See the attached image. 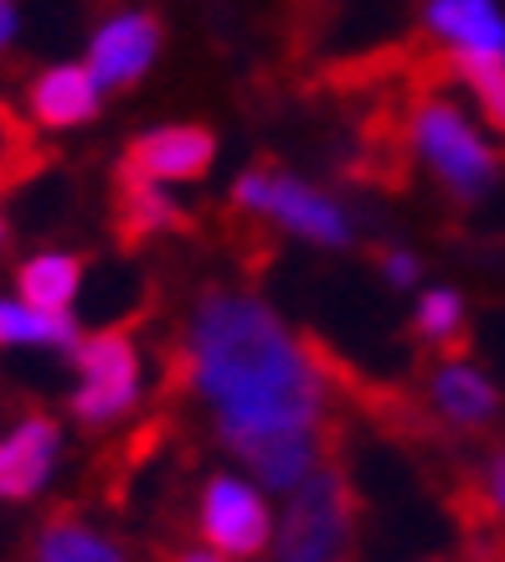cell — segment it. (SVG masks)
<instances>
[{"label":"cell","instance_id":"17","mask_svg":"<svg viewBox=\"0 0 505 562\" xmlns=\"http://www.w3.org/2000/svg\"><path fill=\"white\" fill-rule=\"evenodd\" d=\"M78 321L72 315H42L32 305H5L0 300V346H57L78 351Z\"/></svg>","mask_w":505,"mask_h":562},{"label":"cell","instance_id":"16","mask_svg":"<svg viewBox=\"0 0 505 562\" xmlns=\"http://www.w3.org/2000/svg\"><path fill=\"white\" fill-rule=\"evenodd\" d=\"M413 336L434 346L438 361H464L470 351V325H464V300L454 290H428L413 315Z\"/></svg>","mask_w":505,"mask_h":562},{"label":"cell","instance_id":"10","mask_svg":"<svg viewBox=\"0 0 505 562\" xmlns=\"http://www.w3.org/2000/svg\"><path fill=\"white\" fill-rule=\"evenodd\" d=\"M63 449V428L52 413H26L5 439H0V501H32L47 485L52 464Z\"/></svg>","mask_w":505,"mask_h":562},{"label":"cell","instance_id":"20","mask_svg":"<svg viewBox=\"0 0 505 562\" xmlns=\"http://www.w3.org/2000/svg\"><path fill=\"white\" fill-rule=\"evenodd\" d=\"M480 495H485V506H490V512L505 516V449L485 464V485H480Z\"/></svg>","mask_w":505,"mask_h":562},{"label":"cell","instance_id":"3","mask_svg":"<svg viewBox=\"0 0 505 562\" xmlns=\"http://www.w3.org/2000/svg\"><path fill=\"white\" fill-rule=\"evenodd\" d=\"M403 130H407V150L423 160V171L438 181V191L459 206L485 202L495 191L501 160L485 145V135L474 130L454 103H444L438 93H428L423 83H413V99L403 109Z\"/></svg>","mask_w":505,"mask_h":562},{"label":"cell","instance_id":"12","mask_svg":"<svg viewBox=\"0 0 505 562\" xmlns=\"http://www.w3.org/2000/svg\"><path fill=\"white\" fill-rule=\"evenodd\" d=\"M21 562H135V552L119 537H103V531L88 527L78 506H52L36 521Z\"/></svg>","mask_w":505,"mask_h":562},{"label":"cell","instance_id":"21","mask_svg":"<svg viewBox=\"0 0 505 562\" xmlns=\"http://www.w3.org/2000/svg\"><path fill=\"white\" fill-rule=\"evenodd\" d=\"M155 558L160 562H227V558H217V552H206V547H181V542L155 547Z\"/></svg>","mask_w":505,"mask_h":562},{"label":"cell","instance_id":"14","mask_svg":"<svg viewBox=\"0 0 505 562\" xmlns=\"http://www.w3.org/2000/svg\"><path fill=\"white\" fill-rule=\"evenodd\" d=\"M423 26L449 42V52H485L505 57V16L495 0H428Z\"/></svg>","mask_w":505,"mask_h":562},{"label":"cell","instance_id":"9","mask_svg":"<svg viewBox=\"0 0 505 562\" xmlns=\"http://www.w3.org/2000/svg\"><path fill=\"white\" fill-rule=\"evenodd\" d=\"M155 52H160L155 11H124L99 26L93 47H88V72L99 78V88H135L150 72Z\"/></svg>","mask_w":505,"mask_h":562},{"label":"cell","instance_id":"4","mask_svg":"<svg viewBox=\"0 0 505 562\" xmlns=\"http://www.w3.org/2000/svg\"><path fill=\"white\" fill-rule=\"evenodd\" d=\"M227 206L252 212V217H269L279 233H294V238L315 243V248H351V212L330 191L289 176L273 155L252 160L248 171L237 176Z\"/></svg>","mask_w":505,"mask_h":562},{"label":"cell","instance_id":"5","mask_svg":"<svg viewBox=\"0 0 505 562\" xmlns=\"http://www.w3.org/2000/svg\"><path fill=\"white\" fill-rule=\"evenodd\" d=\"M78 361V392H72V418L83 434H103V428L124 424L139 403V346L130 336V325H109V330H93L78 341L72 351Z\"/></svg>","mask_w":505,"mask_h":562},{"label":"cell","instance_id":"6","mask_svg":"<svg viewBox=\"0 0 505 562\" xmlns=\"http://www.w3.org/2000/svg\"><path fill=\"white\" fill-rule=\"evenodd\" d=\"M197 531L227 558H258L269 547V506L233 475H206L197 485Z\"/></svg>","mask_w":505,"mask_h":562},{"label":"cell","instance_id":"19","mask_svg":"<svg viewBox=\"0 0 505 562\" xmlns=\"http://www.w3.org/2000/svg\"><path fill=\"white\" fill-rule=\"evenodd\" d=\"M377 263H382V273H388L392 290H413L418 284L423 263L413 254H403V248H377Z\"/></svg>","mask_w":505,"mask_h":562},{"label":"cell","instance_id":"15","mask_svg":"<svg viewBox=\"0 0 505 562\" xmlns=\"http://www.w3.org/2000/svg\"><path fill=\"white\" fill-rule=\"evenodd\" d=\"M83 254H36L16 269L21 305L42 310V315H72V300L83 290Z\"/></svg>","mask_w":505,"mask_h":562},{"label":"cell","instance_id":"11","mask_svg":"<svg viewBox=\"0 0 505 562\" xmlns=\"http://www.w3.org/2000/svg\"><path fill=\"white\" fill-rule=\"evenodd\" d=\"M428 413L444 428L480 434V428L495 424L501 392H495V382L485 372H474L470 361H438L434 372H428Z\"/></svg>","mask_w":505,"mask_h":562},{"label":"cell","instance_id":"18","mask_svg":"<svg viewBox=\"0 0 505 562\" xmlns=\"http://www.w3.org/2000/svg\"><path fill=\"white\" fill-rule=\"evenodd\" d=\"M444 68L474 93L480 114L505 135V57H485V52H449Z\"/></svg>","mask_w":505,"mask_h":562},{"label":"cell","instance_id":"2","mask_svg":"<svg viewBox=\"0 0 505 562\" xmlns=\"http://www.w3.org/2000/svg\"><path fill=\"white\" fill-rule=\"evenodd\" d=\"M361 516L351 443H340L289 495L279 562H361Z\"/></svg>","mask_w":505,"mask_h":562},{"label":"cell","instance_id":"23","mask_svg":"<svg viewBox=\"0 0 505 562\" xmlns=\"http://www.w3.org/2000/svg\"><path fill=\"white\" fill-rule=\"evenodd\" d=\"M434 562H444V558H434Z\"/></svg>","mask_w":505,"mask_h":562},{"label":"cell","instance_id":"13","mask_svg":"<svg viewBox=\"0 0 505 562\" xmlns=\"http://www.w3.org/2000/svg\"><path fill=\"white\" fill-rule=\"evenodd\" d=\"M32 120L36 130H72V124H88L99 114V78L78 63H63V68H47L32 78Z\"/></svg>","mask_w":505,"mask_h":562},{"label":"cell","instance_id":"1","mask_svg":"<svg viewBox=\"0 0 505 562\" xmlns=\"http://www.w3.org/2000/svg\"><path fill=\"white\" fill-rule=\"evenodd\" d=\"M160 397L197 392L212 434L269 491H294L346 443V403L325 382L310 330L289 336L252 290L202 284L170 336H160Z\"/></svg>","mask_w":505,"mask_h":562},{"label":"cell","instance_id":"7","mask_svg":"<svg viewBox=\"0 0 505 562\" xmlns=\"http://www.w3.org/2000/svg\"><path fill=\"white\" fill-rule=\"evenodd\" d=\"M181 233H197V217L181 202H170L166 191H160V181L119 166L114 191H109V238H114V248L135 254L145 243L181 238Z\"/></svg>","mask_w":505,"mask_h":562},{"label":"cell","instance_id":"22","mask_svg":"<svg viewBox=\"0 0 505 562\" xmlns=\"http://www.w3.org/2000/svg\"><path fill=\"white\" fill-rule=\"evenodd\" d=\"M11 36H16V5H11V0H0V52L11 47Z\"/></svg>","mask_w":505,"mask_h":562},{"label":"cell","instance_id":"8","mask_svg":"<svg viewBox=\"0 0 505 562\" xmlns=\"http://www.w3.org/2000/svg\"><path fill=\"white\" fill-rule=\"evenodd\" d=\"M217 160V135L206 124H166V130H145L124 145L119 166L150 181H202Z\"/></svg>","mask_w":505,"mask_h":562}]
</instances>
